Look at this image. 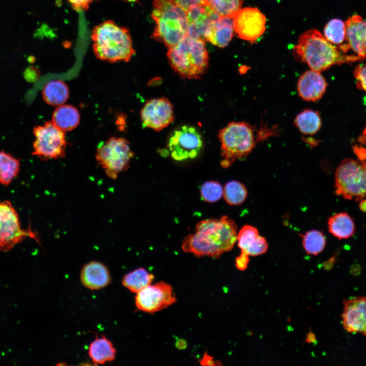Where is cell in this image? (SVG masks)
<instances>
[{
	"label": "cell",
	"mask_w": 366,
	"mask_h": 366,
	"mask_svg": "<svg viewBox=\"0 0 366 366\" xmlns=\"http://www.w3.org/2000/svg\"><path fill=\"white\" fill-rule=\"evenodd\" d=\"M237 235L236 224L228 217L207 219L196 224L194 233L184 238L181 248L196 256L218 258L233 248Z\"/></svg>",
	"instance_id": "cell-1"
},
{
	"label": "cell",
	"mask_w": 366,
	"mask_h": 366,
	"mask_svg": "<svg viewBox=\"0 0 366 366\" xmlns=\"http://www.w3.org/2000/svg\"><path fill=\"white\" fill-rule=\"evenodd\" d=\"M293 52L297 59L307 64L311 70L319 72L333 65L360 61L356 55L345 54L339 46L333 45L318 30L313 29L300 36Z\"/></svg>",
	"instance_id": "cell-2"
},
{
	"label": "cell",
	"mask_w": 366,
	"mask_h": 366,
	"mask_svg": "<svg viewBox=\"0 0 366 366\" xmlns=\"http://www.w3.org/2000/svg\"><path fill=\"white\" fill-rule=\"evenodd\" d=\"M93 49L99 59L110 63L128 62L135 54L128 29L112 20L96 26L92 32Z\"/></svg>",
	"instance_id": "cell-3"
},
{
	"label": "cell",
	"mask_w": 366,
	"mask_h": 366,
	"mask_svg": "<svg viewBox=\"0 0 366 366\" xmlns=\"http://www.w3.org/2000/svg\"><path fill=\"white\" fill-rule=\"evenodd\" d=\"M167 56L172 68L185 79L200 78L208 66V53L204 41L188 35L168 48Z\"/></svg>",
	"instance_id": "cell-4"
},
{
	"label": "cell",
	"mask_w": 366,
	"mask_h": 366,
	"mask_svg": "<svg viewBox=\"0 0 366 366\" xmlns=\"http://www.w3.org/2000/svg\"><path fill=\"white\" fill-rule=\"evenodd\" d=\"M151 17L156 23L154 38L168 48L187 35L186 12L170 0H154Z\"/></svg>",
	"instance_id": "cell-5"
},
{
	"label": "cell",
	"mask_w": 366,
	"mask_h": 366,
	"mask_svg": "<svg viewBox=\"0 0 366 366\" xmlns=\"http://www.w3.org/2000/svg\"><path fill=\"white\" fill-rule=\"evenodd\" d=\"M218 137L223 158L221 164L224 168L249 155L258 138L253 126L245 121L229 123L219 131Z\"/></svg>",
	"instance_id": "cell-6"
},
{
	"label": "cell",
	"mask_w": 366,
	"mask_h": 366,
	"mask_svg": "<svg viewBox=\"0 0 366 366\" xmlns=\"http://www.w3.org/2000/svg\"><path fill=\"white\" fill-rule=\"evenodd\" d=\"M335 194L359 201L366 196V161L343 160L335 172Z\"/></svg>",
	"instance_id": "cell-7"
},
{
	"label": "cell",
	"mask_w": 366,
	"mask_h": 366,
	"mask_svg": "<svg viewBox=\"0 0 366 366\" xmlns=\"http://www.w3.org/2000/svg\"><path fill=\"white\" fill-rule=\"evenodd\" d=\"M134 156L130 142L126 139L112 137L99 144L96 160L109 178L116 179L129 168Z\"/></svg>",
	"instance_id": "cell-8"
},
{
	"label": "cell",
	"mask_w": 366,
	"mask_h": 366,
	"mask_svg": "<svg viewBox=\"0 0 366 366\" xmlns=\"http://www.w3.org/2000/svg\"><path fill=\"white\" fill-rule=\"evenodd\" d=\"M33 133L35 140L33 155L43 160L65 157L67 145L65 132L57 128L52 121L35 127Z\"/></svg>",
	"instance_id": "cell-9"
},
{
	"label": "cell",
	"mask_w": 366,
	"mask_h": 366,
	"mask_svg": "<svg viewBox=\"0 0 366 366\" xmlns=\"http://www.w3.org/2000/svg\"><path fill=\"white\" fill-rule=\"evenodd\" d=\"M27 237L38 241L37 234L21 226L18 214L9 200L0 202V251L11 250Z\"/></svg>",
	"instance_id": "cell-10"
},
{
	"label": "cell",
	"mask_w": 366,
	"mask_h": 366,
	"mask_svg": "<svg viewBox=\"0 0 366 366\" xmlns=\"http://www.w3.org/2000/svg\"><path fill=\"white\" fill-rule=\"evenodd\" d=\"M203 141L199 130L195 127L184 125L174 130L167 141L171 157L177 161L193 159L202 150Z\"/></svg>",
	"instance_id": "cell-11"
},
{
	"label": "cell",
	"mask_w": 366,
	"mask_h": 366,
	"mask_svg": "<svg viewBox=\"0 0 366 366\" xmlns=\"http://www.w3.org/2000/svg\"><path fill=\"white\" fill-rule=\"evenodd\" d=\"M138 310L149 313L162 310L176 301L172 286L164 282L149 285L136 293Z\"/></svg>",
	"instance_id": "cell-12"
},
{
	"label": "cell",
	"mask_w": 366,
	"mask_h": 366,
	"mask_svg": "<svg viewBox=\"0 0 366 366\" xmlns=\"http://www.w3.org/2000/svg\"><path fill=\"white\" fill-rule=\"evenodd\" d=\"M232 19L234 29L242 40L253 43L265 31V16L256 8L240 9Z\"/></svg>",
	"instance_id": "cell-13"
},
{
	"label": "cell",
	"mask_w": 366,
	"mask_h": 366,
	"mask_svg": "<svg viewBox=\"0 0 366 366\" xmlns=\"http://www.w3.org/2000/svg\"><path fill=\"white\" fill-rule=\"evenodd\" d=\"M140 117L143 126L160 131L174 121L173 107L166 98L150 99L142 107Z\"/></svg>",
	"instance_id": "cell-14"
},
{
	"label": "cell",
	"mask_w": 366,
	"mask_h": 366,
	"mask_svg": "<svg viewBox=\"0 0 366 366\" xmlns=\"http://www.w3.org/2000/svg\"><path fill=\"white\" fill-rule=\"evenodd\" d=\"M186 15L187 35L203 41L212 24L220 17L206 3L192 6L186 11Z\"/></svg>",
	"instance_id": "cell-15"
},
{
	"label": "cell",
	"mask_w": 366,
	"mask_h": 366,
	"mask_svg": "<svg viewBox=\"0 0 366 366\" xmlns=\"http://www.w3.org/2000/svg\"><path fill=\"white\" fill-rule=\"evenodd\" d=\"M342 325L349 333L366 336V297L357 296L343 301Z\"/></svg>",
	"instance_id": "cell-16"
},
{
	"label": "cell",
	"mask_w": 366,
	"mask_h": 366,
	"mask_svg": "<svg viewBox=\"0 0 366 366\" xmlns=\"http://www.w3.org/2000/svg\"><path fill=\"white\" fill-rule=\"evenodd\" d=\"M327 83L321 72L310 70L299 78L297 90L299 97L308 102H316L324 94Z\"/></svg>",
	"instance_id": "cell-17"
},
{
	"label": "cell",
	"mask_w": 366,
	"mask_h": 366,
	"mask_svg": "<svg viewBox=\"0 0 366 366\" xmlns=\"http://www.w3.org/2000/svg\"><path fill=\"white\" fill-rule=\"evenodd\" d=\"M346 39L360 61L366 58V21L358 15L349 17L345 22Z\"/></svg>",
	"instance_id": "cell-18"
},
{
	"label": "cell",
	"mask_w": 366,
	"mask_h": 366,
	"mask_svg": "<svg viewBox=\"0 0 366 366\" xmlns=\"http://www.w3.org/2000/svg\"><path fill=\"white\" fill-rule=\"evenodd\" d=\"M82 284L92 290L101 289L108 286L111 276L108 267L103 263L92 261L85 264L80 272Z\"/></svg>",
	"instance_id": "cell-19"
},
{
	"label": "cell",
	"mask_w": 366,
	"mask_h": 366,
	"mask_svg": "<svg viewBox=\"0 0 366 366\" xmlns=\"http://www.w3.org/2000/svg\"><path fill=\"white\" fill-rule=\"evenodd\" d=\"M237 241L241 253L249 256L261 255L268 249L265 237L259 235L258 229L252 226H243L237 234Z\"/></svg>",
	"instance_id": "cell-20"
},
{
	"label": "cell",
	"mask_w": 366,
	"mask_h": 366,
	"mask_svg": "<svg viewBox=\"0 0 366 366\" xmlns=\"http://www.w3.org/2000/svg\"><path fill=\"white\" fill-rule=\"evenodd\" d=\"M234 30L232 18L220 17L209 28L206 40L219 47L224 48L231 41Z\"/></svg>",
	"instance_id": "cell-21"
},
{
	"label": "cell",
	"mask_w": 366,
	"mask_h": 366,
	"mask_svg": "<svg viewBox=\"0 0 366 366\" xmlns=\"http://www.w3.org/2000/svg\"><path fill=\"white\" fill-rule=\"evenodd\" d=\"M116 353L112 343L103 336L96 337L90 344L88 350L92 361L99 364L113 361L115 358Z\"/></svg>",
	"instance_id": "cell-22"
},
{
	"label": "cell",
	"mask_w": 366,
	"mask_h": 366,
	"mask_svg": "<svg viewBox=\"0 0 366 366\" xmlns=\"http://www.w3.org/2000/svg\"><path fill=\"white\" fill-rule=\"evenodd\" d=\"M329 232L339 239H347L355 232L353 219L346 212H339L330 217L327 222Z\"/></svg>",
	"instance_id": "cell-23"
},
{
	"label": "cell",
	"mask_w": 366,
	"mask_h": 366,
	"mask_svg": "<svg viewBox=\"0 0 366 366\" xmlns=\"http://www.w3.org/2000/svg\"><path fill=\"white\" fill-rule=\"evenodd\" d=\"M80 121L77 109L70 105H62L52 114V122L59 129L66 132L75 129Z\"/></svg>",
	"instance_id": "cell-24"
},
{
	"label": "cell",
	"mask_w": 366,
	"mask_h": 366,
	"mask_svg": "<svg viewBox=\"0 0 366 366\" xmlns=\"http://www.w3.org/2000/svg\"><path fill=\"white\" fill-rule=\"evenodd\" d=\"M294 124L304 135H313L320 130L322 122L319 113L313 109H304L295 118Z\"/></svg>",
	"instance_id": "cell-25"
},
{
	"label": "cell",
	"mask_w": 366,
	"mask_h": 366,
	"mask_svg": "<svg viewBox=\"0 0 366 366\" xmlns=\"http://www.w3.org/2000/svg\"><path fill=\"white\" fill-rule=\"evenodd\" d=\"M42 95L44 100L48 104L53 106H60L69 98V89L63 81L53 80L45 85Z\"/></svg>",
	"instance_id": "cell-26"
},
{
	"label": "cell",
	"mask_w": 366,
	"mask_h": 366,
	"mask_svg": "<svg viewBox=\"0 0 366 366\" xmlns=\"http://www.w3.org/2000/svg\"><path fill=\"white\" fill-rule=\"evenodd\" d=\"M20 160L12 155L0 151V184L9 186L18 175Z\"/></svg>",
	"instance_id": "cell-27"
},
{
	"label": "cell",
	"mask_w": 366,
	"mask_h": 366,
	"mask_svg": "<svg viewBox=\"0 0 366 366\" xmlns=\"http://www.w3.org/2000/svg\"><path fill=\"white\" fill-rule=\"evenodd\" d=\"M154 278V275L144 268H138L124 276L122 284L131 292L137 293L150 285Z\"/></svg>",
	"instance_id": "cell-28"
},
{
	"label": "cell",
	"mask_w": 366,
	"mask_h": 366,
	"mask_svg": "<svg viewBox=\"0 0 366 366\" xmlns=\"http://www.w3.org/2000/svg\"><path fill=\"white\" fill-rule=\"evenodd\" d=\"M302 246L306 252L310 255H317L323 251L326 245V238L323 233L317 230L307 231L302 235Z\"/></svg>",
	"instance_id": "cell-29"
},
{
	"label": "cell",
	"mask_w": 366,
	"mask_h": 366,
	"mask_svg": "<svg viewBox=\"0 0 366 366\" xmlns=\"http://www.w3.org/2000/svg\"><path fill=\"white\" fill-rule=\"evenodd\" d=\"M324 37L332 44H344L347 41L345 23L339 19L330 20L324 28Z\"/></svg>",
	"instance_id": "cell-30"
},
{
	"label": "cell",
	"mask_w": 366,
	"mask_h": 366,
	"mask_svg": "<svg viewBox=\"0 0 366 366\" xmlns=\"http://www.w3.org/2000/svg\"><path fill=\"white\" fill-rule=\"evenodd\" d=\"M223 196L228 204L238 205L245 201L248 192L246 187L242 183L236 180H231L225 185Z\"/></svg>",
	"instance_id": "cell-31"
},
{
	"label": "cell",
	"mask_w": 366,
	"mask_h": 366,
	"mask_svg": "<svg viewBox=\"0 0 366 366\" xmlns=\"http://www.w3.org/2000/svg\"><path fill=\"white\" fill-rule=\"evenodd\" d=\"M243 0H207L206 4L220 17L232 18L241 9Z\"/></svg>",
	"instance_id": "cell-32"
},
{
	"label": "cell",
	"mask_w": 366,
	"mask_h": 366,
	"mask_svg": "<svg viewBox=\"0 0 366 366\" xmlns=\"http://www.w3.org/2000/svg\"><path fill=\"white\" fill-rule=\"evenodd\" d=\"M223 194L221 185L217 181L205 182L201 187L200 195L202 199L208 203H214L219 200Z\"/></svg>",
	"instance_id": "cell-33"
},
{
	"label": "cell",
	"mask_w": 366,
	"mask_h": 366,
	"mask_svg": "<svg viewBox=\"0 0 366 366\" xmlns=\"http://www.w3.org/2000/svg\"><path fill=\"white\" fill-rule=\"evenodd\" d=\"M354 76L357 87L366 92V64L358 65L354 71Z\"/></svg>",
	"instance_id": "cell-34"
},
{
	"label": "cell",
	"mask_w": 366,
	"mask_h": 366,
	"mask_svg": "<svg viewBox=\"0 0 366 366\" xmlns=\"http://www.w3.org/2000/svg\"><path fill=\"white\" fill-rule=\"evenodd\" d=\"M72 7L76 11H85L93 0H67Z\"/></svg>",
	"instance_id": "cell-35"
},
{
	"label": "cell",
	"mask_w": 366,
	"mask_h": 366,
	"mask_svg": "<svg viewBox=\"0 0 366 366\" xmlns=\"http://www.w3.org/2000/svg\"><path fill=\"white\" fill-rule=\"evenodd\" d=\"M186 12L192 6L206 3L207 0H170Z\"/></svg>",
	"instance_id": "cell-36"
},
{
	"label": "cell",
	"mask_w": 366,
	"mask_h": 366,
	"mask_svg": "<svg viewBox=\"0 0 366 366\" xmlns=\"http://www.w3.org/2000/svg\"><path fill=\"white\" fill-rule=\"evenodd\" d=\"M249 260V256L241 253L240 255L237 257L235 259V266L236 268L240 270H245L248 267Z\"/></svg>",
	"instance_id": "cell-37"
},
{
	"label": "cell",
	"mask_w": 366,
	"mask_h": 366,
	"mask_svg": "<svg viewBox=\"0 0 366 366\" xmlns=\"http://www.w3.org/2000/svg\"><path fill=\"white\" fill-rule=\"evenodd\" d=\"M353 151L359 161H366V148L355 145L353 146Z\"/></svg>",
	"instance_id": "cell-38"
},
{
	"label": "cell",
	"mask_w": 366,
	"mask_h": 366,
	"mask_svg": "<svg viewBox=\"0 0 366 366\" xmlns=\"http://www.w3.org/2000/svg\"><path fill=\"white\" fill-rule=\"evenodd\" d=\"M202 365H217L216 361L214 360L212 357L205 353L202 358L200 360Z\"/></svg>",
	"instance_id": "cell-39"
},
{
	"label": "cell",
	"mask_w": 366,
	"mask_h": 366,
	"mask_svg": "<svg viewBox=\"0 0 366 366\" xmlns=\"http://www.w3.org/2000/svg\"><path fill=\"white\" fill-rule=\"evenodd\" d=\"M358 141L363 144H366V127L364 129L362 134L359 136Z\"/></svg>",
	"instance_id": "cell-40"
},
{
	"label": "cell",
	"mask_w": 366,
	"mask_h": 366,
	"mask_svg": "<svg viewBox=\"0 0 366 366\" xmlns=\"http://www.w3.org/2000/svg\"><path fill=\"white\" fill-rule=\"evenodd\" d=\"M359 208L360 210L364 212H366V199H362L359 201Z\"/></svg>",
	"instance_id": "cell-41"
},
{
	"label": "cell",
	"mask_w": 366,
	"mask_h": 366,
	"mask_svg": "<svg viewBox=\"0 0 366 366\" xmlns=\"http://www.w3.org/2000/svg\"><path fill=\"white\" fill-rule=\"evenodd\" d=\"M316 338L315 335L313 333L308 334L307 337V341L309 343H313L315 341Z\"/></svg>",
	"instance_id": "cell-42"
}]
</instances>
